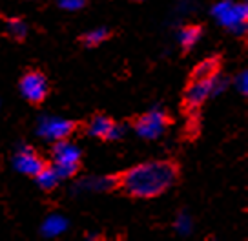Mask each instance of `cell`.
I'll list each match as a JSON object with an SVG mask.
<instances>
[{"label": "cell", "mask_w": 248, "mask_h": 241, "mask_svg": "<svg viewBox=\"0 0 248 241\" xmlns=\"http://www.w3.org/2000/svg\"><path fill=\"white\" fill-rule=\"evenodd\" d=\"M179 179V166L173 161H146L123 172L117 188L137 199H152L170 190Z\"/></svg>", "instance_id": "1"}, {"label": "cell", "mask_w": 248, "mask_h": 241, "mask_svg": "<svg viewBox=\"0 0 248 241\" xmlns=\"http://www.w3.org/2000/svg\"><path fill=\"white\" fill-rule=\"evenodd\" d=\"M212 16L217 24L233 35H245L248 28V8L247 2H233V0H219L212 6Z\"/></svg>", "instance_id": "2"}, {"label": "cell", "mask_w": 248, "mask_h": 241, "mask_svg": "<svg viewBox=\"0 0 248 241\" xmlns=\"http://www.w3.org/2000/svg\"><path fill=\"white\" fill-rule=\"evenodd\" d=\"M51 159H53V166L59 177L68 179L73 177L80 168V161H82V152L75 143H70L68 139L57 141L51 150Z\"/></svg>", "instance_id": "3"}, {"label": "cell", "mask_w": 248, "mask_h": 241, "mask_svg": "<svg viewBox=\"0 0 248 241\" xmlns=\"http://www.w3.org/2000/svg\"><path fill=\"white\" fill-rule=\"evenodd\" d=\"M168 125H170L168 113L163 108H152L148 110L146 113H142V115H139L135 119L133 130L142 139L154 141V139H159L166 132Z\"/></svg>", "instance_id": "4"}, {"label": "cell", "mask_w": 248, "mask_h": 241, "mask_svg": "<svg viewBox=\"0 0 248 241\" xmlns=\"http://www.w3.org/2000/svg\"><path fill=\"white\" fill-rule=\"evenodd\" d=\"M18 90L30 104H40L49 95V80L39 70L26 71L18 82Z\"/></svg>", "instance_id": "5"}, {"label": "cell", "mask_w": 248, "mask_h": 241, "mask_svg": "<svg viewBox=\"0 0 248 241\" xmlns=\"http://www.w3.org/2000/svg\"><path fill=\"white\" fill-rule=\"evenodd\" d=\"M217 75H214V77H190L185 90V108L188 112H197L214 95Z\"/></svg>", "instance_id": "6"}, {"label": "cell", "mask_w": 248, "mask_h": 241, "mask_svg": "<svg viewBox=\"0 0 248 241\" xmlns=\"http://www.w3.org/2000/svg\"><path fill=\"white\" fill-rule=\"evenodd\" d=\"M75 130H77V125L73 121L57 115L40 117L39 125H37V133H39L42 139L49 141V143L70 139Z\"/></svg>", "instance_id": "7"}, {"label": "cell", "mask_w": 248, "mask_h": 241, "mask_svg": "<svg viewBox=\"0 0 248 241\" xmlns=\"http://www.w3.org/2000/svg\"><path fill=\"white\" fill-rule=\"evenodd\" d=\"M124 132H126V128L123 125H117L109 117L101 115V113L93 117L92 121H90V125H88V133L92 137H97V139L102 141L123 139Z\"/></svg>", "instance_id": "8"}, {"label": "cell", "mask_w": 248, "mask_h": 241, "mask_svg": "<svg viewBox=\"0 0 248 241\" xmlns=\"http://www.w3.org/2000/svg\"><path fill=\"white\" fill-rule=\"evenodd\" d=\"M44 164H46V161L30 146L18 148L16 154L13 156V166H15L20 174H24V176L35 177Z\"/></svg>", "instance_id": "9"}, {"label": "cell", "mask_w": 248, "mask_h": 241, "mask_svg": "<svg viewBox=\"0 0 248 241\" xmlns=\"http://www.w3.org/2000/svg\"><path fill=\"white\" fill-rule=\"evenodd\" d=\"M66 228H68V221L61 214H51L42 223V234L46 238H59L61 234L66 232Z\"/></svg>", "instance_id": "10"}, {"label": "cell", "mask_w": 248, "mask_h": 241, "mask_svg": "<svg viewBox=\"0 0 248 241\" xmlns=\"http://www.w3.org/2000/svg\"><path fill=\"white\" fill-rule=\"evenodd\" d=\"M35 181H37V185H39L42 190H46V192H51L53 188H57V185L61 183L62 179L59 177V174L55 170L51 164H44L40 172L35 176Z\"/></svg>", "instance_id": "11"}, {"label": "cell", "mask_w": 248, "mask_h": 241, "mask_svg": "<svg viewBox=\"0 0 248 241\" xmlns=\"http://www.w3.org/2000/svg\"><path fill=\"white\" fill-rule=\"evenodd\" d=\"M201 35H202L201 26H197V24H188V26H185V28L179 32V44H181L183 49L188 51V49H192V48L199 42Z\"/></svg>", "instance_id": "12"}, {"label": "cell", "mask_w": 248, "mask_h": 241, "mask_svg": "<svg viewBox=\"0 0 248 241\" xmlns=\"http://www.w3.org/2000/svg\"><path fill=\"white\" fill-rule=\"evenodd\" d=\"M109 37H111V32H109L108 28H95V30L86 32L84 35L80 37V42L88 48H97V46H101L102 42H106Z\"/></svg>", "instance_id": "13"}, {"label": "cell", "mask_w": 248, "mask_h": 241, "mask_svg": "<svg viewBox=\"0 0 248 241\" xmlns=\"http://www.w3.org/2000/svg\"><path fill=\"white\" fill-rule=\"evenodd\" d=\"M6 33L16 42H20L28 37V24L22 18H9L6 22Z\"/></svg>", "instance_id": "14"}, {"label": "cell", "mask_w": 248, "mask_h": 241, "mask_svg": "<svg viewBox=\"0 0 248 241\" xmlns=\"http://www.w3.org/2000/svg\"><path fill=\"white\" fill-rule=\"evenodd\" d=\"M57 6L64 11H78L86 6V0H57Z\"/></svg>", "instance_id": "15"}, {"label": "cell", "mask_w": 248, "mask_h": 241, "mask_svg": "<svg viewBox=\"0 0 248 241\" xmlns=\"http://www.w3.org/2000/svg\"><path fill=\"white\" fill-rule=\"evenodd\" d=\"M175 228H177L181 234H188L192 230V219L188 218L186 214H181L177 218V221H175Z\"/></svg>", "instance_id": "16"}, {"label": "cell", "mask_w": 248, "mask_h": 241, "mask_svg": "<svg viewBox=\"0 0 248 241\" xmlns=\"http://www.w3.org/2000/svg\"><path fill=\"white\" fill-rule=\"evenodd\" d=\"M235 88H237L243 95H247V92H248V71L247 70L239 71V75L235 79Z\"/></svg>", "instance_id": "17"}, {"label": "cell", "mask_w": 248, "mask_h": 241, "mask_svg": "<svg viewBox=\"0 0 248 241\" xmlns=\"http://www.w3.org/2000/svg\"><path fill=\"white\" fill-rule=\"evenodd\" d=\"M139 2H140V0H139Z\"/></svg>", "instance_id": "18"}]
</instances>
